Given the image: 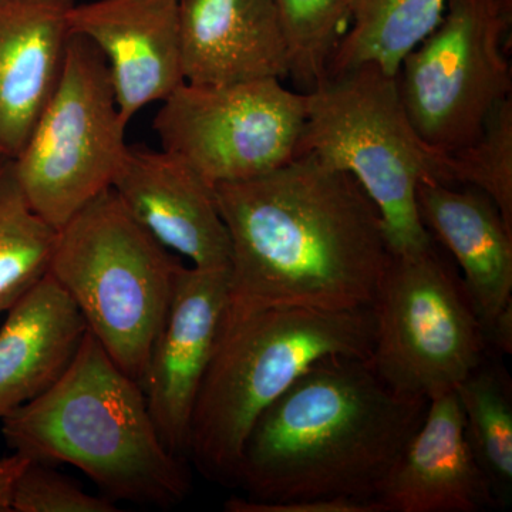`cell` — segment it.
Masks as SVG:
<instances>
[{"label":"cell","instance_id":"603a6c76","mask_svg":"<svg viewBox=\"0 0 512 512\" xmlns=\"http://www.w3.org/2000/svg\"><path fill=\"white\" fill-rule=\"evenodd\" d=\"M450 184L487 194L512 229V99L498 104L476 141L447 154Z\"/></svg>","mask_w":512,"mask_h":512},{"label":"cell","instance_id":"d6986e66","mask_svg":"<svg viewBox=\"0 0 512 512\" xmlns=\"http://www.w3.org/2000/svg\"><path fill=\"white\" fill-rule=\"evenodd\" d=\"M349 25L326 76L376 63L396 76L404 57L439 25L448 0H346Z\"/></svg>","mask_w":512,"mask_h":512},{"label":"cell","instance_id":"e0dca14e","mask_svg":"<svg viewBox=\"0 0 512 512\" xmlns=\"http://www.w3.org/2000/svg\"><path fill=\"white\" fill-rule=\"evenodd\" d=\"M76 0H0V153L19 156L55 93Z\"/></svg>","mask_w":512,"mask_h":512},{"label":"cell","instance_id":"7402d4cb","mask_svg":"<svg viewBox=\"0 0 512 512\" xmlns=\"http://www.w3.org/2000/svg\"><path fill=\"white\" fill-rule=\"evenodd\" d=\"M288 50L289 77L308 93L326 77L349 25L346 0H275Z\"/></svg>","mask_w":512,"mask_h":512},{"label":"cell","instance_id":"5b68a950","mask_svg":"<svg viewBox=\"0 0 512 512\" xmlns=\"http://www.w3.org/2000/svg\"><path fill=\"white\" fill-rule=\"evenodd\" d=\"M306 94L298 154L352 175L382 217L393 254L423 251L434 239L417 210L421 181L450 184L447 154L421 140L396 76L365 63L323 77Z\"/></svg>","mask_w":512,"mask_h":512},{"label":"cell","instance_id":"44dd1931","mask_svg":"<svg viewBox=\"0 0 512 512\" xmlns=\"http://www.w3.org/2000/svg\"><path fill=\"white\" fill-rule=\"evenodd\" d=\"M55 239L20 188L15 158L0 153V313L47 274Z\"/></svg>","mask_w":512,"mask_h":512},{"label":"cell","instance_id":"9c48e42d","mask_svg":"<svg viewBox=\"0 0 512 512\" xmlns=\"http://www.w3.org/2000/svg\"><path fill=\"white\" fill-rule=\"evenodd\" d=\"M511 23L512 0H448L439 25L404 57L400 99L427 146L446 154L468 146L511 97Z\"/></svg>","mask_w":512,"mask_h":512},{"label":"cell","instance_id":"6da1fadb","mask_svg":"<svg viewBox=\"0 0 512 512\" xmlns=\"http://www.w3.org/2000/svg\"><path fill=\"white\" fill-rule=\"evenodd\" d=\"M214 191L231 241L228 315L372 306L392 249L379 210L352 175L302 154Z\"/></svg>","mask_w":512,"mask_h":512},{"label":"cell","instance_id":"7c38bea8","mask_svg":"<svg viewBox=\"0 0 512 512\" xmlns=\"http://www.w3.org/2000/svg\"><path fill=\"white\" fill-rule=\"evenodd\" d=\"M70 35L86 37L109 64L123 123L185 82L180 0H94L67 12Z\"/></svg>","mask_w":512,"mask_h":512},{"label":"cell","instance_id":"5bb4252c","mask_svg":"<svg viewBox=\"0 0 512 512\" xmlns=\"http://www.w3.org/2000/svg\"><path fill=\"white\" fill-rule=\"evenodd\" d=\"M380 512H480L497 508L466 436L456 389L429 399L426 416L384 478Z\"/></svg>","mask_w":512,"mask_h":512},{"label":"cell","instance_id":"7a4b0ae2","mask_svg":"<svg viewBox=\"0 0 512 512\" xmlns=\"http://www.w3.org/2000/svg\"><path fill=\"white\" fill-rule=\"evenodd\" d=\"M427 406L424 397L390 386L370 357H326L255 421L237 487L266 503L375 501Z\"/></svg>","mask_w":512,"mask_h":512},{"label":"cell","instance_id":"8fae6325","mask_svg":"<svg viewBox=\"0 0 512 512\" xmlns=\"http://www.w3.org/2000/svg\"><path fill=\"white\" fill-rule=\"evenodd\" d=\"M228 305V269L180 265L163 326L141 379L165 447L188 461L192 413L220 340Z\"/></svg>","mask_w":512,"mask_h":512},{"label":"cell","instance_id":"ffe728a7","mask_svg":"<svg viewBox=\"0 0 512 512\" xmlns=\"http://www.w3.org/2000/svg\"><path fill=\"white\" fill-rule=\"evenodd\" d=\"M488 359V357H487ZM485 359L456 386L466 436L497 507L512 500V390L504 369Z\"/></svg>","mask_w":512,"mask_h":512},{"label":"cell","instance_id":"2e32d148","mask_svg":"<svg viewBox=\"0 0 512 512\" xmlns=\"http://www.w3.org/2000/svg\"><path fill=\"white\" fill-rule=\"evenodd\" d=\"M181 59L191 84L289 77L275 0H180Z\"/></svg>","mask_w":512,"mask_h":512},{"label":"cell","instance_id":"3957f363","mask_svg":"<svg viewBox=\"0 0 512 512\" xmlns=\"http://www.w3.org/2000/svg\"><path fill=\"white\" fill-rule=\"evenodd\" d=\"M9 447L79 468L111 501L174 507L191 491L188 461L161 440L140 383L87 330L62 376L2 420Z\"/></svg>","mask_w":512,"mask_h":512},{"label":"cell","instance_id":"4fadbf2b","mask_svg":"<svg viewBox=\"0 0 512 512\" xmlns=\"http://www.w3.org/2000/svg\"><path fill=\"white\" fill-rule=\"evenodd\" d=\"M114 191L148 234L202 269H228L231 241L214 187L168 151L127 147Z\"/></svg>","mask_w":512,"mask_h":512},{"label":"cell","instance_id":"8992f818","mask_svg":"<svg viewBox=\"0 0 512 512\" xmlns=\"http://www.w3.org/2000/svg\"><path fill=\"white\" fill-rule=\"evenodd\" d=\"M181 264L109 188L57 229L47 274L107 355L141 386Z\"/></svg>","mask_w":512,"mask_h":512},{"label":"cell","instance_id":"52a82bcc","mask_svg":"<svg viewBox=\"0 0 512 512\" xmlns=\"http://www.w3.org/2000/svg\"><path fill=\"white\" fill-rule=\"evenodd\" d=\"M370 362L390 386L431 399L490 356L463 281L436 241L423 251L390 255L375 301Z\"/></svg>","mask_w":512,"mask_h":512},{"label":"cell","instance_id":"30bf717a","mask_svg":"<svg viewBox=\"0 0 512 512\" xmlns=\"http://www.w3.org/2000/svg\"><path fill=\"white\" fill-rule=\"evenodd\" d=\"M154 130L211 187L252 180L298 154L306 94L279 79L235 84L184 82L163 101Z\"/></svg>","mask_w":512,"mask_h":512},{"label":"cell","instance_id":"ac0fdd59","mask_svg":"<svg viewBox=\"0 0 512 512\" xmlns=\"http://www.w3.org/2000/svg\"><path fill=\"white\" fill-rule=\"evenodd\" d=\"M6 313L0 329V421L62 376L87 332L82 313L49 274Z\"/></svg>","mask_w":512,"mask_h":512},{"label":"cell","instance_id":"cb8c5ba5","mask_svg":"<svg viewBox=\"0 0 512 512\" xmlns=\"http://www.w3.org/2000/svg\"><path fill=\"white\" fill-rule=\"evenodd\" d=\"M116 503L92 495L49 464L29 460L20 471L12 494L10 512H116Z\"/></svg>","mask_w":512,"mask_h":512},{"label":"cell","instance_id":"9a60e30c","mask_svg":"<svg viewBox=\"0 0 512 512\" xmlns=\"http://www.w3.org/2000/svg\"><path fill=\"white\" fill-rule=\"evenodd\" d=\"M416 202L424 228L463 271L487 343L494 323L512 308V229L494 201L470 185L421 181Z\"/></svg>","mask_w":512,"mask_h":512},{"label":"cell","instance_id":"277c9868","mask_svg":"<svg viewBox=\"0 0 512 512\" xmlns=\"http://www.w3.org/2000/svg\"><path fill=\"white\" fill-rule=\"evenodd\" d=\"M373 333L370 308L225 312L192 413L188 461L207 480L237 487L242 450L259 416L320 360L370 357Z\"/></svg>","mask_w":512,"mask_h":512},{"label":"cell","instance_id":"ba28073f","mask_svg":"<svg viewBox=\"0 0 512 512\" xmlns=\"http://www.w3.org/2000/svg\"><path fill=\"white\" fill-rule=\"evenodd\" d=\"M126 127L106 59L89 39L70 35L55 93L15 158L20 188L46 224L57 231L111 188Z\"/></svg>","mask_w":512,"mask_h":512},{"label":"cell","instance_id":"d4e9b609","mask_svg":"<svg viewBox=\"0 0 512 512\" xmlns=\"http://www.w3.org/2000/svg\"><path fill=\"white\" fill-rule=\"evenodd\" d=\"M228 512H380L375 501L355 498H309L279 503L232 497L224 504Z\"/></svg>","mask_w":512,"mask_h":512},{"label":"cell","instance_id":"484cf974","mask_svg":"<svg viewBox=\"0 0 512 512\" xmlns=\"http://www.w3.org/2000/svg\"><path fill=\"white\" fill-rule=\"evenodd\" d=\"M29 458L15 453L13 456L0 458V512H10V494L13 484Z\"/></svg>","mask_w":512,"mask_h":512}]
</instances>
